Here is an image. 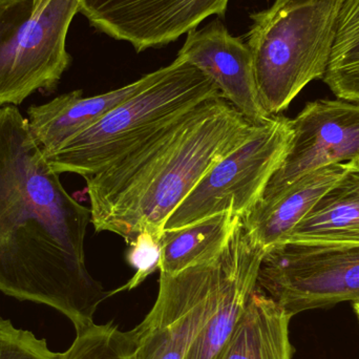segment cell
Returning <instances> with one entry per match:
<instances>
[{"label":"cell","instance_id":"cell-1","mask_svg":"<svg viewBox=\"0 0 359 359\" xmlns=\"http://www.w3.org/2000/svg\"><path fill=\"white\" fill-rule=\"evenodd\" d=\"M90 208L63 187L27 118L0 107V291L48 306L81 332L111 297L86 263Z\"/></svg>","mask_w":359,"mask_h":359},{"label":"cell","instance_id":"cell-2","mask_svg":"<svg viewBox=\"0 0 359 359\" xmlns=\"http://www.w3.org/2000/svg\"><path fill=\"white\" fill-rule=\"evenodd\" d=\"M257 126L223 97L208 99L86 177L95 230L118 234L128 245L143 231L160 240L182 201Z\"/></svg>","mask_w":359,"mask_h":359},{"label":"cell","instance_id":"cell-3","mask_svg":"<svg viewBox=\"0 0 359 359\" xmlns=\"http://www.w3.org/2000/svg\"><path fill=\"white\" fill-rule=\"evenodd\" d=\"M341 0H274L251 15L246 44L259 103L269 117L323 79L337 36Z\"/></svg>","mask_w":359,"mask_h":359},{"label":"cell","instance_id":"cell-4","mask_svg":"<svg viewBox=\"0 0 359 359\" xmlns=\"http://www.w3.org/2000/svg\"><path fill=\"white\" fill-rule=\"evenodd\" d=\"M222 96L215 82L185 61L128 99L96 124L46 156L59 175L93 176L208 99Z\"/></svg>","mask_w":359,"mask_h":359},{"label":"cell","instance_id":"cell-5","mask_svg":"<svg viewBox=\"0 0 359 359\" xmlns=\"http://www.w3.org/2000/svg\"><path fill=\"white\" fill-rule=\"evenodd\" d=\"M246 236L241 217L217 259L174 276L160 273L153 308L126 332V359H185L219 305Z\"/></svg>","mask_w":359,"mask_h":359},{"label":"cell","instance_id":"cell-6","mask_svg":"<svg viewBox=\"0 0 359 359\" xmlns=\"http://www.w3.org/2000/svg\"><path fill=\"white\" fill-rule=\"evenodd\" d=\"M81 0H0V107L55 90L71 63L69 25Z\"/></svg>","mask_w":359,"mask_h":359},{"label":"cell","instance_id":"cell-7","mask_svg":"<svg viewBox=\"0 0 359 359\" xmlns=\"http://www.w3.org/2000/svg\"><path fill=\"white\" fill-rule=\"evenodd\" d=\"M257 287L291 318L359 303V243L283 242L266 250Z\"/></svg>","mask_w":359,"mask_h":359},{"label":"cell","instance_id":"cell-8","mask_svg":"<svg viewBox=\"0 0 359 359\" xmlns=\"http://www.w3.org/2000/svg\"><path fill=\"white\" fill-rule=\"evenodd\" d=\"M290 119L273 116L257 124L240 147L215 164L170 215L164 230L219 213L246 215L259 203L290 143Z\"/></svg>","mask_w":359,"mask_h":359},{"label":"cell","instance_id":"cell-9","mask_svg":"<svg viewBox=\"0 0 359 359\" xmlns=\"http://www.w3.org/2000/svg\"><path fill=\"white\" fill-rule=\"evenodd\" d=\"M288 151L270 179L261 202L276 198L306 175L359 158V103L341 100L309 102L290 119Z\"/></svg>","mask_w":359,"mask_h":359},{"label":"cell","instance_id":"cell-10","mask_svg":"<svg viewBox=\"0 0 359 359\" xmlns=\"http://www.w3.org/2000/svg\"><path fill=\"white\" fill-rule=\"evenodd\" d=\"M230 0H81L79 12L93 27L137 52L161 48L224 16Z\"/></svg>","mask_w":359,"mask_h":359},{"label":"cell","instance_id":"cell-11","mask_svg":"<svg viewBox=\"0 0 359 359\" xmlns=\"http://www.w3.org/2000/svg\"><path fill=\"white\" fill-rule=\"evenodd\" d=\"M177 58L210 78L222 97L251 123L269 119L259 103L250 50L221 21L190 31Z\"/></svg>","mask_w":359,"mask_h":359},{"label":"cell","instance_id":"cell-12","mask_svg":"<svg viewBox=\"0 0 359 359\" xmlns=\"http://www.w3.org/2000/svg\"><path fill=\"white\" fill-rule=\"evenodd\" d=\"M168 67L137 81L98 96L82 97L81 90L61 95L46 104L27 109L29 130L44 155L58 151L67 141L96 124L116 107L157 81Z\"/></svg>","mask_w":359,"mask_h":359},{"label":"cell","instance_id":"cell-13","mask_svg":"<svg viewBox=\"0 0 359 359\" xmlns=\"http://www.w3.org/2000/svg\"><path fill=\"white\" fill-rule=\"evenodd\" d=\"M345 168L346 163L325 166L297 180L271 201H259L243 215L245 228L265 249L284 242Z\"/></svg>","mask_w":359,"mask_h":359},{"label":"cell","instance_id":"cell-14","mask_svg":"<svg viewBox=\"0 0 359 359\" xmlns=\"http://www.w3.org/2000/svg\"><path fill=\"white\" fill-rule=\"evenodd\" d=\"M284 242L359 243V158L323 194Z\"/></svg>","mask_w":359,"mask_h":359},{"label":"cell","instance_id":"cell-15","mask_svg":"<svg viewBox=\"0 0 359 359\" xmlns=\"http://www.w3.org/2000/svg\"><path fill=\"white\" fill-rule=\"evenodd\" d=\"M291 318L257 287L215 359H292Z\"/></svg>","mask_w":359,"mask_h":359},{"label":"cell","instance_id":"cell-16","mask_svg":"<svg viewBox=\"0 0 359 359\" xmlns=\"http://www.w3.org/2000/svg\"><path fill=\"white\" fill-rule=\"evenodd\" d=\"M266 250L247 230L246 238L219 305L194 339L185 359L217 358L231 335L250 295L257 289V274Z\"/></svg>","mask_w":359,"mask_h":359},{"label":"cell","instance_id":"cell-17","mask_svg":"<svg viewBox=\"0 0 359 359\" xmlns=\"http://www.w3.org/2000/svg\"><path fill=\"white\" fill-rule=\"evenodd\" d=\"M241 217L224 212L184 227L163 230L159 240L160 273L174 276L217 259Z\"/></svg>","mask_w":359,"mask_h":359},{"label":"cell","instance_id":"cell-18","mask_svg":"<svg viewBox=\"0 0 359 359\" xmlns=\"http://www.w3.org/2000/svg\"><path fill=\"white\" fill-rule=\"evenodd\" d=\"M325 83L341 100L359 103V0H341Z\"/></svg>","mask_w":359,"mask_h":359},{"label":"cell","instance_id":"cell-19","mask_svg":"<svg viewBox=\"0 0 359 359\" xmlns=\"http://www.w3.org/2000/svg\"><path fill=\"white\" fill-rule=\"evenodd\" d=\"M113 323L94 324L76 333V339L65 353V359H126L128 341Z\"/></svg>","mask_w":359,"mask_h":359},{"label":"cell","instance_id":"cell-20","mask_svg":"<svg viewBox=\"0 0 359 359\" xmlns=\"http://www.w3.org/2000/svg\"><path fill=\"white\" fill-rule=\"evenodd\" d=\"M0 359H65V353L52 351L46 339L0 318Z\"/></svg>","mask_w":359,"mask_h":359},{"label":"cell","instance_id":"cell-21","mask_svg":"<svg viewBox=\"0 0 359 359\" xmlns=\"http://www.w3.org/2000/svg\"><path fill=\"white\" fill-rule=\"evenodd\" d=\"M160 255L159 240L149 231L139 233L126 252V261L136 270V273L126 285L111 291V295L132 291L140 286L156 270H159Z\"/></svg>","mask_w":359,"mask_h":359},{"label":"cell","instance_id":"cell-22","mask_svg":"<svg viewBox=\"0 0 359 359\" xmlns=\"http://www.w3.org/2000/svg\"><path fill=\"white\" fill-rule=\"evenodd\" d=\"M48 0H34V4H35L36 10H39V8H41L42 6H44V4L48 2Z\"/></svg>","mask_w":359,"mask_h":359},{"label":"cell","instance_id":"cell-23","mask_svg":"<svg viewBox=\"0 0 359 359\" xmlns=\"http://www.w3.org/2000/svg\"><path fill=\"white\" fill-rule=\"evenodd\" d=\"M353 309L354 312H355L356 316H358V320L359 322V303L353 304Z\"/></svg>","mask_w":359,"mask_h":359}]
</instances>
